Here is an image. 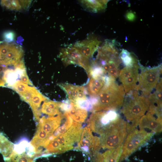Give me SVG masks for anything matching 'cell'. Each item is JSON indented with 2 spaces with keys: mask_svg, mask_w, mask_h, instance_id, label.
Wrapping results in <instances>:
<instances>
[{
  "mask_svg": "<svg viewBox=\"0 0 162 162\" xmlns=\"http://www.w3.org/2000/svg\"><path fill=\"white\" fill-rule=\"evenodd\" d=\"M118 47L116 40H106L98 47L96 58L93 61L104 69L107 76L115 80L118 77L122 63Z\"/></svg>",
  "mask_w": 162,
  "mask_h": 162,
  "instance_id": "2",
  "label": "cell"
},
{
  "mask_svg": "<svg viewBox=\"0 0 162 162\" xmlns=\"http://www.w3.org/2000/svg\"><path fill=\"white\" fill-rule=\"evenodd\" d=\"M20 3L24 8H27L30 6L31 2L30 0H20Z\"/></svg>",
  "mask_w": 162,
  "mask_h": 162,
  "instance_id": "28",
  "label": "cell"
},
{
  "mask_svg": "<svg viewBox=\"0 0 162 162\" xmlns=\"http://www.w3.org/2000/svg\"><path fill=\"white\" fill-rule=\"evenodd\" d=\"M115 80L106 75L91 77L87 86V92L91 97H96L111 82Z\"/></svg>",
  "mask_w": 162,
  "mask_h": 162,
  "instance_id": "14",
  "label": "cell"
},
{
  "mask_svg": "<svg viewBox=\"0 0 162 162\" xmlns=\"http://www.w3.org/2000/svg\"><path fill=\"white\" fill-rule=\"evenodd\" d=\"M72 104L71 108L66 112L75 122L80 123L84 122L87 117V110L77 107L72 102Z\"/></svg>",
  "mask_w": 162,
  "mask_h": 162,
  "instance_id": "17",
  "label": "cell"
},
{
  "mask_svg": "<svg viewBox=\"0 0 162 162\" xmlns=\"http://www.w3.org/2000/svg\"><path fill=\"white\" fill-rule=\"evenodd\" d=\"M20 78L21 81L23 82L31 85H32L28 76L26 70L22 74Z\"/></svg>",
  "mask_w": 162,
  "mask_h": 162,
  "instance_id": "26",
  "label": "cell"
},
{
  "mask_svg": "<svg viewBox=\"0 0 162 162\" xmlns=\"http://www.w3.org/2000/svg\"><path fill=\"white\" fill-rule=\"evenodd\" d=\"M123 144L117 148L109 149L103 154V162H118L121 154Z\"/></svg>",
  "mask_w": 162,
  "mask_h": 162,
  "instance_id": "19",
  "label": "cell"
},
{
  "mask_svg": "<svg viewBox=\"0 0 162 162\" xmlns=\"http://www.w3.org/2000/svg\"><path fill=\"white\" fill-rule=\"evenodd\" d=\"M122 85L111 82L96 97L92 111L114 110L122 107L125 96Z\"/></svg>",
  "mask_w": 162,
  "mask_h": 162,
  "instance_id": "3",
  "label": "cell"
},
{
  "mask_svg": "<svg viewBox=\"0 0 162 162\" xmlns=\"http://www.w3.org/2000/svg\"><path fill=\"white\" fill-rule=\"evenodd\" d=\"M149 106L148 97L140 94L135 90L126 93L122 112L127 121L128 133L135 129L140 119L148 111Z\"/></svg>",
  "mask_w": 162,
  "mask_h": 162,
  "instance_id": "1",
  "label": "cell"
},
{
  "mask_svg": "<svg viewBox=\"0 0 162 162\" xmlns=\"http://www.w3.org/2000/svg\"><path fill=\"white\" fill-rule=\"evenodd\" d=\"M82 130L81 123L73 122L65 133L49 142L44 154L62 153L73 148L75 144H78Z\"/></svg>",
  "mask_w": 162,
  "mask_h": 162,
  "instance_id": "4",
  "label": "cell"
},
{
  "mask_svg": "<svg viewBox=\"0 0 162 162\" xmlns=\"http://www.w3.org/2000/svg\"><path fill=\"white\" fill-rule=\"evenodd\" d=\"M140 68L139 63L132 67H125L120 70L118 77L126 93L135 90L138 81Z\"/></svg>",
  "mask_w": 162,
  "mask_h": 162,
  "instance_id": "10",
  "label": "cell"
},
{
  "mask_svg": "<svg viewBox=\"0 0 162 162\" xmlns=\"http://www.w3.org/2000/svg\"><path fill=\"white\" fill-rule=\"evenodd\" d=\"M108 0H81L79 2L83 8L88 11L97 13L105 9Z\"/></svg>",
  "mask_w": 162,
  "mask_h": 162,
  "instance_id": "16",
  "label": "cell"
},
{
  "mask_svg": "<svg viewBox=\"0 0 162 162\" xmlns=\"http://www.w3.org/2000/svg\"><path fill=\"white\" fill-rule=\"evenodd\" d=\"M1 5L12 10H18L21 8L20 2L18 0H2Z\"/></svg>",
  "mask_w": 162,
  "mask_h": 162,
  "instance_id": "22",
  "label": "cell"
},
{
  "mask_svg": "<svg viewBox=\"0 0 162 162\" xmlns=\"http://www.w3.org/2000/svg\"><path fill=\"white\" fill-rule=\"evenodd\" d=\"M23 54L21 47L14 43H4L0 45V65L17 66Z\"/></svg>",
  "mask_w": 162,
  "mask_h": 162,
  "instance_id": "8",
  "label": "cell"
},
{
  "mask_svg": "<svg viewBox=\"0 0 162 162\" xmlns=\"http://www.w3.org/2000/svg\"><path fill=\"white\" fill-rule=\"evenodd\" d=\"M154 133L135 129L129 133L123 144L119 162L123 160L148 141Z\"/></svg>",
  "mask_w": 162,
  "mask_h": 162,
  "instance_id": "7",
  "label": "cell"
},
{
  "mask_svg": "<svg viewBox=\"0 0 162 162\" xmlns=\"http://www.w3.org/2000/svg\"><path fill=\"white\" fill-rule=\"evenodd\" d=\"M5 82L3 80H2L0 78V86H4Z\"/></svg>",
  "mask_w": 162,
  "mask_h": 162,
  "instance_id": "29",
  "label": "cell"
},
{
  "mask_svg": "<svg viewBox=\"0 0 162 162\" xmlns=\"http://www.w3.org/2000/svg\"><path fill=\"white\" fill-rule=\"evenodd\" d=\"M125 17L129 21H134L136 18L135 14L131 11L128 12L126 14Z\"/></svg>",
  "mask_w": 162,
  "mask_h": 162,
  "instance_id": "27",
  "label": "cell"
},
{
  "mask_svg": "<svg viewBox=\"0 0 162 162\" xmlns=\"http://www.w3.org/2000/svg\"><path fill=\"white\" fill-rule=\"evenodd\" d=\"M140 67L141 71L139 74L135 90L142 95L148 97L161 79V65L152 68H142L140 66Z\"/></svg>",
  "mask_w": 162,
  "mask_h": 162,
  "instance_id": "6",
  "label": "cell"
},
{
  "mask_svg": "<svg viewBox=\"0 0 162 162\" xmlns=\"http://www.w3.org/2000/svg\"><path fill=\"white\" fill-rule=\"evenodd\" d=\"M59 86L66 93L70 101L75 103L76 101L87 98V92L83 86L73 85L68 83H61Z\"/></svg>",
  "mask_w": 162,
  "mask_h": 162,
  "instance_id": "15",
  "label": "cell"
},
{
  "mask_svg": "<svg viewBox=\"0 0 162 162\" xmlns=\"http://www.w3.org/2000/svg\"><path fill=\"white\" fill-rule=\"evenodd\" d=\"M100 43L97 37L91 35L86 39L76 42L73 45L82 56L89 59L98 50Z\"/></svg>",
  "mask_w": 162,
  "mask_h": 162,
  "instance_id": "12",
  "label": "cell"
},
{
  "mask_svg": "<svg viewBox=\"0 0 162 162\" xmlns=\"http://www.w3.org/2000/svg\"><path fill=\"white\" fill-rule=\"evenodd\" d=\"M14 144L0 133V153L4 158L8 157L13 150Z\"/></svg>",
  "mask_w": 162,
  "mask_h": 162,
  "instance_id": "21",
  "label": "cell"
},
{
  "mask_svg": "<svg viewBox=\"0 0 162 162\" xmlns=\"http://www.w3.org/2000/svg\"><path fill=\"white\" fill-rule=\"evenodd\" d=\"M38 91L34 87H30L24 93L20 95L22 99L28 103L33 96Z\"/></svg>",
  "mask_w": 162,
  "mask_h": 162,
  "instance_id": "23",
  "label": "cell"
},
{
  "mask_svg": "<svg viewBox=\"0 0 162 162\" xmlns=\"http://www.w3.org/2000/svg\"><path fill=\"white\" fill-rule=\"evenodd\" d=\"M60 56L65 66L77 64L84 68L88 75L90 69L88 59L82 56L73 45L61 50Z\"/></svg>",
  "mask_w": 162,
  "mask_h": 162,
  "instance_id": "9",
  "label": "cell"
},
{
  "mask_svg": "<svg viewBox=\"0 0 162 162\" xmlns=\"http://www.w3.org/2000/svg\"><path fill=\"white\" fill-rule=\"evenodd\" d=\"M100 140L98 136H94L90 128L87 126L85 128L82 133L78 148L88 152L92 149L94 152L100 148Z\"/></svg>",
  "mask_w": 162,
  "mask_h": 162,
  "instance_id": "13",
  "label": "cell"
},
{
  "mask_svg": "<svg viewBox=\"0 0 162 162\" xmlns=\"http://www.w3.org/2000/svg\"><path fill=\"white\" fill-rule=\"evenodd\" d=\"M12 87L20 95L24 93L29 87L19 80H17Z\"/></svg>",
  "mask_w": 162,
  "mask_h": 162,
  "instance_id": "24",
  "label": "cell"
},
{
  "mask_svg": "<svg viewBox=\"0 0 162 162\" xmlns=\"http://www.w3.org/2000/svg\"><path fill=\"white\" fill-rule=\"evenodd\" d=\"M61 103L52 101L45 102L40 110V112L50 116L62 114L60 111Z\"/></svg>",
  "mask_w": 162,
  "mask_h": 162,
  "instance_id": "18",
  "label": "cell"
},
{
  "mask_svg": "<svg viewBox=\"0 0 162 162\" xmlns=\"http://www.w3.org/2000/svg\"><path fill=\"white\" fill-rule=\"evenodd\" d=\"M138 125L140 129L153 133L162 131L161 115L148 111L140 119Z\"/></svg>",
  "mask_w": 162,
  "mask_h": 162,
  "instance_id": "11",
  "label": "cell"
},
{
  "mask_svg": "<svg viewBox=\"0 0 162 162\" xmlns=\"http://www.w3.org/2000/svg\"><path fill=\"white\" fill-rule=\"evenodd\" d=\"M119 56L122 62L126 67H132L139 64L134 54L125 49H122Z\"/></svg>",
  "mask_w": 162,
  "mask_h": 162,
  "instance_id": "20",
  "label": "cell"
},
{
  "mask_svg": "<svg viewBox=\"0 0 162 162\" xmlns=\"http://www.w3.org/2000/svg\"><path fill=\"white\" fill-rule=\"evenodd\" d=\"M126 122L119 117L100 135V147L109 149L123 144L127 134Z\"/></svg>",
  "mask_w": 162,
  "mask_h": 162,
  "instance_id": "5",
  "label": "cell"
},
{
  "mask_svg": "<svg viewBox=\"0 0 162 162\" xmlns=\"http://www.w3.org/2000/svg\"><path fill=\"white\" fill-rule=\"evenodd\" d=\"M15 37L14 33L12 32L8 31L4 33L3 38L5 41L10 42L12 41Z\"/></svg>",
  "mask_w": 162,
  "mask_h": 162,
  "instance_id": "25",
  "label": "cell"
}]
</instances>
